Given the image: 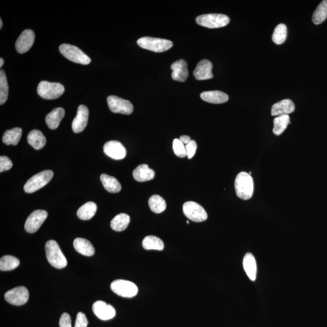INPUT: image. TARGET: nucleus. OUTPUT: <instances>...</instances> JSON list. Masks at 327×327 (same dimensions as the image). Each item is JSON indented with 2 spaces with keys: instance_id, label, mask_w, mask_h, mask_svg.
Wrapping results in <instances>:
<instances>
[{
  "instance_id": "58836bf2",
  "label": "nucleus",
  "mask_w": 327,
  "mask_h": 327,
  "mask_svg": "<svg viewBox=\"0 0 327 327\" xmlns=\"http://www.w3.org/2000/svg\"><path fill=\"white\" fill-rule=\"evenodd\" d=\"M186 149L187 156L188 157L189 159L192 158V157L194 156L196 153V151H197V142H196L194 140H191L189 144L186 145Z\"/></svg>"
},
{
  "instance_id": "473e14b6",
  "label": "nucleus",
  "mask_w": 327,
  "mask_h": 327,
  "mask_svg": "<svg viewBox=\"0 0 327 327\" xmlns=\"http://www.w3.org/2000/svg\"><path fill=\"white\" fill-rule=\"evenodd\" d=\"M150 209L155 214H160L166 209V203L165 200L159 195H153L148 200Z\"/></svg>"
},
{
  "instance_id": "a878e982",
  "label": "nucleus",
  "mask_w": 327,
  "mask_h": 327,
  "mask_svg": "<svg viewBox=\"0 0 327 327\" xmlns=\"http://www.w3.org/2000/svg\"><path fill=\"white\" fill-rule=\"evenodd\" d=\"M100 180L105 189L107 192L116 194L121 191V186L115 177L109 176L106 174H102Z\"/></svg>"
},
{
  "instance_id": "1a4fd4ad",
  "label": "nucleus",
  "mask_w": 327,
  "mask_h": 327,
  "mask_svg": "<svg viewBox=\"0 0 327 327\" xmlns=\"http://www.w3.org/2000/svg\"><path fill=\"white\" fill-rule=\"evenodd\" d=\"M183 212L189 220L197 223L206 221L208 218L205 209L194 201H188L184 204Z\"/></svg>"
},
{
  "instance_id": "0eeeda50",
  "label": "nucleus",
  "mask_w": 327,
  "mask_h": 327,
  "mask_svg": "<svg viewBox=\"0 0 327 327\" xmlns=\"http://www.w3.org/2000/svg\"><path fill=\"white\" fill-rule=\"evenodd\" d=\"M197 24L203 27L215 29L224 27L230 22L229 17L224 14H210L202 15L196 19Z\"/></svg>"
},
{
  "instance_id": "ea45409f",
  "label": "nucleus",
  "mask_w": 327,
  "mask_h": 327,
  "mask_svg": "<svg viewBox=\"0 0 327 327\" xmlns=\"http://www.w3.org/2000/svg\"><path fill=\"white\" fill-rule=\"evenodd\" d=\"M88 323L86 315L82 312H79L76 319L75 327H87Z\"/></svg>"
},
{
  "instance_id": "c03bdc74",
  "label": "nucleus",
  "mask_w": 327,
  "mask_h": 327,
  "mask_svg": "<svg viewBox=\"0 0 327 327\" xmlns=\"http://www.w3.org/2000/svg\"><path fill=\"white\" fill-rule=\"evenodd\" d=\"M3 28V22L2 20L0 19V29H2Z\"/></svg>"
},
{
  "instance_id": "aec40b11",
  "label": "nucleus",
  "mask_w": 327,
  "mask_h": 327,
  "mask_svg": "<svg viewBox=\"0 0 327 327\" xmlns=\"http://www.w3.org/2000/svg\"><path fill=\"white\" fill-rule=\"evenodd\" d=\"M200 96L203 101L212 104H223L229 100V96L226 93L218 90L204 92Z\"/></svg>"
},
{
  "instance_id": "412c9836",
  "label": "nucleus",
  "mask_w": 327,
  "mask_h": 327,
  "mask_svg": "<svg viewBox=\"0 0 327 327\" xmlns=\"http://www.w3.org/2000/svg\"><path fill=\"white\" fill-rule=\"evenodd\" d=\"M243 267L245 273L251 281H255L257 275V264L253 254H245L243 259Z\"/></svg>"
},
{
  "instance_id": "9b49d317",
  "label": "nucleus",
  "mask_w": 327,
  "mask_h": 327,
  "mask_svg": "<svg viewBox=\"0 0 327 327\" xmlns=\"http://www.w3.org/2000/svg\"><path fill=\"white\" fill-rule=\"evenodd\" d=\"M29 297V291L23 286L11 289L5 295V300L8 303L17 306L25 304L28 301Z\"/></svg>"
},
{
  "instance_id": "20e7f679",
  "label": "nucleus",
  "mask_w": 327,
  "mask_h": 327,
  "mask_svg": "<svg viewBox=\"0 0 327 327\" xmlns=\"http://www.w3.org/2000/svg\"><path fill=\"white\" fill-rule=\"evenodd\" d=\"M54 177L52 171H45L31 177L24 186V191L28 194H32L39 191L51 182Z\"/></svg>"
},
{
  "instance_id": "393cba45",
  "label": "nucleus",
  "mask_w": 327,
  "mask_h": 327,
  "mask_svg": "<svg viewBox=\"0 0 327 327\" xmlns=\"http://www.w3.org/2000/svg\"><path fill=\"white\" fill-rule=\"evenodd\" d=\"M28 142L35 149L40 150L45 147L46 138L41 131L33 130L28 134Z\"/></svg>"
},
{
  "instance_id": "7ed1b4c3",
  "label": "nucleus",
  "mask_w": 327,
  "mask_h": 327,
  "mask_svg": "<svg viewBox=\"0 0 327 327\" xmlns=\"http://www.w3.org/2000/svg\"><path fill=\"white\" fill-rule=\"evenodd\" d=\"M137 44L142 49L157 53L167 51L174 45L170 40L149 37L141 38L137 41Z\"/></svg>"
},
{
  "instance_id": "6e6552de",
  "label": "nucleus",
  "mask_w": 327,
  "mask_h": 327,
  "mask_svg": "<svg viewBox=\"0 0 327 327\" xmlns=\"http://www.w3.org/2000/svg\"><path fill=\"white\" fill-rule=\"evenodd\" d=\"M110 288L117 295L127 298L135 296L138 292V288L134 283L123 279L113 281Z\"/></svg>"
},
{
  "instance_id": "c9c22d12",
  "label": "nucleus",
  "mask_w": 327,
  "mask_h": 327,
  "mask_svg": "<svg viewBox=\"0 0 327 327\" xmlns=\"http://www.w3.org/2000/svg\"><path fill=\"white\" fill-rule=\"evenodd\" d=\"M9 94V86L7 75L4 70L0 71V104L7 102Z\"/></svg>"
},
{
  "instance_id": "f704fd0d",
  "label": "nucleus",
  "mask_w": 327,
  "mask_h": 327,
  "mask_svg": "<svg viewBox=\"0 0 327 327\" xmlns=\"http://www.w3.org/2000/svg\"><path fill=\"white\" fill-rule=\"evenodd\" d=\"M287 36V28L284 24L277 25L272 36L273 42L277 45L284 43Z\"/></svg>"
},
{
  "instance_id": "c756f323",
  "label": "nucleus",
  "mask_w": 327,
  "mask_h": 327,
  "mask_svg": "<svg viewBox=\"0 0 327 327\" xmlns=\"http://www.w3.org/2000/svg\"><path fill=\"white\" fill-rule=\"evenodd\" d=\"M142 247L145 250L161 251L165 249V244L161 239L154 236H147L143 239Z\"/></svg>"
},
{
  "instance_id": "bb28decb",
  "label": "nucleus",
  "mask_w": 327,
  "mask_h": 327,
  "mask_svg": "<svg viewBox=\"0 0 327 327\" xmlns=\"http://www.w3.org/2000/svg\"><path fill=\"white\" fill-rule=\"evenodd\" d=\"M97 210V206L95 203L87 202L80 207L78 210L77 215L82 220H89L94 217Z\"/></svg>"
},
{
  "instance_id": "4be33fe9",
  "label": "nucleus",
  "mask_w": 327,
  "mask_h": 327,
  "mask_svg": "<svg viewBox=\"0 0 327 327\" xmlns=\"http://www.w3.org/2000/svg\"><path fill=\"white\" fill-rule=\"evenodd\" d=\"M65 115V111L63 108L58 107L49 113L46 117V122L50 129L55 130L59 126Z\"/></svg>"
},
{
  "instance_id": "f03ea898",
  "label": "nucleus",
  "mask_w": 327,
  "mask_h": 327,
  "mask_svg": "<svg viewBox=\"0 0 327 327\" xmlns=\"http://www.w3.org/2000/svg\"><path fill=\"white\" fill-rule=\"evenodd\" d=\"M45 250L47 259L52 266L58 269H61L67 266L68 261L56 241L49 240L47 242Z\"/></svg>"
},
{
  "instance_id": "4468645a",
  "label": "nucleus",
  "mask_w": 327,
  "mask_h": 327,
  "mask_svg": "<svg viewBox=\"0 0 327 327\" xmlns=\"http://www.w3.org/2000/svg\"><path fill=\"white\" fill-rule=\"evenodd\" d=\"M92 310L96 317L103 320L112 319L116 315L115 308L102 300H98L93 303Z\"/></svg>"
},
{
  "instance_id": "79ce46f5",
  "label": "nucleus",
  "mask_w": 327,
  "mask_h": 327,
  "mask_svg": "<svg viewBox=\"0 0 327 327\" xmlns=\"http://www.w3.org/2000/svg\"><path fill=\"white\" fill-rule=\"evenodd\" d=\"M180 139L185 145L189 144V143L191 142L192 140L191 137L188 135H183L180 137Z\"/></svg>"
},
{
  "instance_id": "f8f14e48",
  "label": "nucleus",
  "mask_w": 327,
  "mask_h": 327,
  "mask_svg": "<svg viewBox=\"0 0 327 327\" xmlns=\"http://www.w3.org/2000/svg\"><path fill=\"white\" fill-rule=\"evenodd\" d=\"M48 212L45 210H35L29 216L25 223L26 231L29 233H34L39 230L40 227L48 217Z\"/></svg>"
},
{
  "instance_id": "9d476101",
  "label": "nucleus",
  "mask_w": 327,
  "mask_h": 327,
  "mask_svg": "<svg viewBox=\"0 0 327 327\" xmlns=\"http://www.w3.org/2000/svg\"><path fill=\"white\" fill-rule=\"evenodd\" d=\"M107 101L109 109L113 113L130 115L133 112V105L129 101L115 95L108 96Z\"/></svg>"
},
{
  "instance_id": "7c9ffc66",
  "label": "nucleus",
  "mask_w": 327,
  "mask_h": 327,
  "mask_svg": "<svg viewBox=\"0 0 327 327\" xmlns=\"http://www.w3.org/2000/svg\"><path fill=\"white\" fill-rule=\"evenodd\" d=\"M290 118L288 115H282L277 116L274 119L273 132L274 135H281L287 128L290 123Z\"/></svg>"
},
{
  "instance_id": "b1692460",
  "label": "nucleus",
  "mask_w": 327,
  "mask_h": 327,
  "mask_svg": "<svg viewBox=\"0 0 327 327\" xmlns=\"http://www.w3.org/2000/svg\"><path fill=\"white\" fill-rule=\"evenodd\" d=\"M75 249L82 255L91 256L95 254V249L91 242L86 239L77 238L74 241Z\"/></svg>"
},
{
  "instance_id": "5701e85b",
  "label": "nucleus",
  "mask_w": 327,
  "mask_h": 327,
  "mask_svg": "<svg viewBox=\"0 0 327 327\" xmlns=\"http://www.w3.org/2000/svg\"><path fill=\"white\" fill-rule=\"evenodd\" d=\"M154 175V172L148 168L147 165H140L133 172L134 179L138 182H145L153 180Z\"/></svg>"
},
{
  "instance_id": "f3484780",
  "label": "nucleus",
  "mask_w": 327,
  "mask_h": 327,
  "mask_svg": "<svg viewBox=\"0 0 327 327\" xmlns=\"http://www.w3.org/2000/svg\"><path fill=\"white\" fill-rule=\"evenodd\" d=\"M212 63L208 60L200 61L194 70V77L197 80H207L214 77Z\"/></svg>"
},
{
  "instance_id": "a19ab883",
  "label": "nucleus",
  "mask_w": 327,
  "mask_h": 327,
  "mask_svg": "<svg viewBox=\"0 0 327 327\" xmlns=\"http://www.w3.org/2000/svg\"><path fill=\"white\" fill-rule=\"evenodd\" d=\"M60 327H72L71 318L68 313H64L60 317Z\"/></svg>"
},
{
  "instance_id": "6ab92c4d",
  "label": "nucleus",
  "mask_w": 327,
  "mask_h": 327,
  "mask_svg": "<svg viewBox=\"0 0 327 327\" xmlns=\"http://www.w3.org/2000/svg\"><path fill=\"white\" fill-rule=\"evenodd\" d=\"M294 110L295 106L293 102L288 99H285L273 105L271 107V115H288L293 113Z\"/></svg>"
},
{
  "instance_id": "2f4dec72",
  "label": "nucleus",
  "mask_w": 327,
  "mask_h": 327,
  "mask_svg": "<svg viewBox=\"0 0 327 327\" xmlns=\"http://www.w3.org/2000/svg\"><path fill=\"white\" fill-rule=\"evenodd\" d=\"M327 19V0H323L318 5L312 17V21L314 25H319Z\"/></svg>"
},
{
  "instance_id": "37998d69",
  "label": "nucleus",
  "mask_w": 327,
  "mask_h": 327,
  "mask_svg": "<svg viewBox=\"0 0 327 327\" xmlns=\"http://www.w3.org/2000/svg\"><path fill=\"white\" fill-rule=\"evenodd\" d=\"M4 64V60L2 58H0V68H2Z\"/></svg>"
},
{
  "instance_id": "a211bd4d",
  "label": "nucleus",
  "mask_w": 327,
  "mask_h": 327,
  "mask_svg": "<svg viewBox=\"0 0 327 327\" xmlns=\"http://www.w3.org/2000/svg\"><path fill=\"white\" fill-rule=\"evenodd\" d=\"M172 78L175 81L185 82L188 78V63L185 60H180L172 64Z\"/></svg>"
},
{
  "instance_id": "c85d7f7f",
  "label": "nucleus",
  "mask_w": 327,
  "mask_h": 327,
  "mask_svg": "<svg viewBox=\"0 0 327 327\" xmlns=\"http://www.w3.org/2000/svg\"><path fill=\"white\" fill-rule=\"evenodd\" d=\"M130 217L127 214H120L116 215L110 223L111 228L116 232H122L127 229L130 223Z\"/></svg>"
},
{
  "instance_id": "2eb2a0df",
  "label": "nucleus",
  "mask_w": 327,
  "mask_h": 327,
  "mask_svg": "<svg viewBox=\"0 0 327 327\" xmlns=\"http://www.w3.org/2000/svg\"><path fill=\"white\" fill-rule=\"evenodd\" d=\"M89 109L84 105H80L78 107L77 116H75L72 124L73 131L75 133H80L85 129L89 118Z\"/></svg>"
},
{
  "instance_id": "a18cd8bd",
  "label": "nucleus",
  "mask_w": 327,
  "mask_h": 327,
  "mask_svg": "<svg viewBox=\"0 0 327 327\" xmlns=\"http://www.w3.org/2000/svg\"><path fill=\"white\" fill-rule=\"evenodd\" d=\"M187 224H189V221H187Z\"/></svg>"
},
{
  "instance_id": "dca6fc26",
  "label": "nucleus",
  "mask_w": 327,
  "mask_h": 327,
  "mask_svg": "<svg viewBox=\"0 0 327 327\" xmlns=\"http://www.w3.org/2000/svg\"><path fill=\"white\" fill-rule=\"evenodd\" d=\"M35 34L33 31L30 29L23 31L16 43L17 51L20 54L28 52L33 46Z\"/></svg>"
},
{
  "instance_id": "39448f33",
  "label": "nucleus",
  "mask_w": 327,
  "mask_h": 327,
  "mask_svg": "<svg viewBox=\"0 0 327 327\" xmlns=\"http://www.w3.org/2000/svg\"><path fill=\"white\" fill-rule=\"evenodd\" d=\"M64 90L65 89L62 84L46 81H41L37 87L38 93L45 100H55L60 98Z\"/></svg>"
},
{
  "instance_id": "e433bc0d",
  "label": "nucleus",
  "mask_w": 327,
  "mask_h": 327,
  "mask_svg": "<svg viewBox=\"0 0 327 327\" xmlns=\"http://www.w3.org/2000/svg\"><path fill=\"white\" fill-rule=\"evenodd\" d=\"M173 149L175 154L178 157H185L187 156L186 145L180 139H175L173 141Z\"/></svg>"
},
{
  "instance_id": "f257e3e1",
  "label": "nucleus",
  "mask_w": 327,
  "mask_h": 327,
  "mask_svg": "<svg viewBox=\"0 0 327 327\" xmlns=\"http://www.w3.org/2000/svg\"><path fill=\"white\" fill-rule=\"evenodd\" d=\"M235 188L238 197L243 200H248L252 197L254 183L252 177L247 172L239 173L236 178Z\"/></svg>"
},
{
  "instance_id": "4c0bfd02",
  "label": "nucleus",
  "mask_w": 327,
  "mask_h": 327,
  "mask_svg": "<svg viewBox=\"0 0 327 327\" xmlns=\"http://www.w3.org/2000/svg\"><path fill=\"white\" fill-rule=\"evenodd\" d=\"M13 166V163L8 157L5 156L0 157V172L1 173L10 170Z\"/></svg>"
},
{
  "instance_id": "ddd939ff",
  "label": "nucleus",
  "mask_w": 327,
  "mask_h": 327,
  "mask_svg": "<svg viewBox=\"0 0 327 327\" xmlns=\"http://www.w3.org/2000/svg\"><path fill=\"white\" fill-rule=\"evenodd\" d=\"M103 150L107 156L115 160L124 159L126 156V149L120 142L108 141L104 145Z\"/></svg>"
},
{
  "instance_id": "72a5a7b5",
  "label": "nucleus",
  "mask_w": 327,
  "mask_h": 327,
  "mask_svg": "<svg viewBox=\"0 0 327 327\" xmlns=\"http://www.w3.org/2000/svg\"><path fill=\"white\" fill-rule=\"evenodd\" d=\"M20 260L13 256L6 255L0 259V270L10 271L16 269L20 265Z\"/></svg>"
},
{
  "instance_id": "cd10ccee",
  "label": "nucleus",
  "mask_w": 327,
  "mask_h": 327,
  "mask_svg": "<svg viewBox=\"0 0 327 327\" xmlns=\"http://www.w3.org/2000/svg\"><path fill=\"white\" fill-rule=\"evenodd\" d=\"M23 131L21 128L16 127L6 131L3 136V142L8 145H16L22 138Z\"/></svg>"
},
{
  "instance_id": "423d86ee",
  "label": "nucleus",
  "mask_w": 327,
  "mask_h": 327,
  "mask_svg": "<svg viewBox=\"0 0 327 327\" xmlns=\"http://www.w3.org/2000/svg\"><path fill=\"white\" fill-rule=\"evenodd\" d=\"M59 49L60 53L72 62L83 65H87L91 62V59L77 46L63 44Z\"/></svg>"
}]
</instances>
